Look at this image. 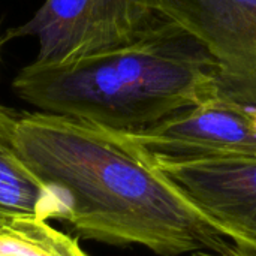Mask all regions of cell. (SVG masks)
<instances>
[{
  "mask_svg": "<svg viewBox=\"0 0 256 256\" xmlns=\"http://www.w3.org/2000/svg\"><path fill=\"white\" fill-rule=\"evenodd\" d=\"M16 142L27 166L63 201L64 220L86 238L160 256H224L234 244L128 132L39 111L18 118Z\"/></svg>",
  "mask_w": 256,
  "mask_h": 256,
  "instance_id": "cell-1",
  "label": "cell"
},
{
  "mask_svg": "<svg viewBox=\"0 0 256 256\" xmlns=\"http://www.w3.org/2000/svg\"><path fill=\"white\" fill-rule=\"evenodd\" d=\"M12 88L40 112L135 134L218 98L207 50L170 21L132 45L62 63L32 62Z\"/></svg>",
  "mask_w": 256,
  "mask_h": 256,
  "instance_id": "cell-2",
  "label": "cell"
},
{
  "mask_svg": "<svg viewBox=\"0 0 256 256\" xmlns=\"http://www.w3.org/2000/svg\"><path fill=\"white\" fill-rule=\"evenodd\" d=\"M166 22L162 0H45L8 38H33L34 62L62 63L132 45Z\"/></svg>",
  "mask_w": 256,
  "mask_h": 256,
  "instance_id": "cell-3",
  "label": "cell"
},
{
  "mask_svg": "<svg viewBox=\"0 0 256 256\" xmlns=\"http://www.w3.org/2000/svg\"><path fill=\"white\" fill-rule=\"evenodd\" d=\"M129 135L156 166L256 159L254 110L219 96Z\"/></svg>",
  "mask_w": 256,
  "mask_h": 256,
  "instance_id": "cell-4",
  "label": "cell"
},
{
  "mask_svg": "<svg viewBox=\"0 0 256 256\" xmlns=\"http://www.w3.org/2000/svg\"><path fill=\"white\" fill-rule=\"evenodd\" d=\"M165 16L190 33L218 69V96L256 108V0H162Z\"/></svg>",
  "mask_w": 256,
  "mask_h": 256,
  "instance_id": "cell-5",
  "label": "cell"
},
{
  "mask_svg": "<svg viewBox=\"0 0 256 256\" xmlns=\"http://www.w3.org/2000/svg\"><path fill=\"white\" fill-rule=\"evenodd\" d=\"M158 168L230 242L256 254V159Z\"/></svg>",
  "mask_w": 256,
  "mask_h": 256,
  "instance_id": "cell-6",
  "label": "cell"
},
{
  "mask_svg": "<svg viewBox=\"0 0 256 256\" xmlns=\"http://www.w3.org/2000/svg\"><path fill=\"white\" fill-rule=\"evenodd\" d=\"M16 124L18 118L0 105V224L16 218L64 220L63 201L24 162Z\"/></svg>",
  "mask_w": 256,
  "mask_h": 256,
  "instance_id": "cell-7",
  "label": "cell"
},
{
  "mask_svg": "<svg viewBox=\"0 0 256 256\" xmlns=\"http://www.w3.org/2000/svg\"><path fill=\"white\" fill-rule=\"evenodd\" d=\"M0 256H88L75 238L40 218L0 224Z\"/></svg>",
  "mask_w": 256,
  "mask_h": 256,
  "instance_id": "cell-8",
  "label": "cell"
},
{
  "mask_svg": "<svg viewBox=\"0 0 256 256\" xmlns=\"http://www.w3.org/2000/svg\"><path fill=\"white\" fill-rule=\"evenodd\" d=\"M225 256H256V254L252 250H248V249H240L237 246H232Z\"/></svg>",
  "mask_w": 256,
  "mask_h": 256,
  "instance_id": "cell-9",
  "label": "cell"
},
{
  "mask_svg": "<svg viewBox=\"0 0 256 256\" xmlns=\"http://www.w3.org/2000/svg\"><path fill=\"white\" fill-rule=\"evenodd\" d=\"M192 256H220V255L210 254V252H198V254H192Z\"/></svg>",
  "mask_w": 256,
  "mask_h": 256,
  "instance_id": "cell-10",
  "label": "cell"
},
{
  "mask_svg": "<svg viewBox=\"0 0 256 256\" xmlns=\"http://www.w3.org/2000/svg\"><path fill=\"white\" fill-rule=\"evenodd\" d=\"M254 112H255V117H256V108H255V110H254Z\"/></svg>",
  "mask_w": 256,
  "mask_h": 256,
  "instance_id": "cell-11",
  "label": "cell"
}]
</instances>
